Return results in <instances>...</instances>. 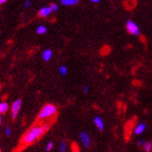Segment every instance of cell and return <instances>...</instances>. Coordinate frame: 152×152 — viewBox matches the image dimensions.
<instances>
[{"instance_id":"d4e9b609","label":"cell","mask_w":152,"mask_h":152,"mask_svg":"<svg viewBox=\"0 0 152 152\" xmlns=\"http://www.w3.org/2000/svg\"><path fill=\"white\" fill-rule=\"evenodd\" d=\"M1 120H2L1 119V115H0V124H1Z\"/></svg>"},{"instance_id":"9c48e42d","label":"cell","mask_w":152,"mask_h":152,"mask_svg":"<svg viewBox=\"0 0 152 152\" xmlns=\"http://www.w3.org/2000/svg\"><path fill=\"white\" fill-rule=\"evenodd\" d=\"M145 129H146V124H138L137 126L135 127L134 134H141L144 131H145Z\"/></svg>"},{"instance_id":"ba28073f","label":"cell","mask_w":152,"mask_h":152,"mask_svg":"<svg viewBox=\"0 0 152 152\" xmlns=\"http://www.w3.org/2000/svg\"><path fill=\"white\" fill-rule=\"evenodd\" d=\"M53 56V52L51 49H45L44 52H43V59L45 61H48V60L52 58Z\"/></svg>"},{"instance_id":"ffe728a7","label":"cell","mask_w":152,"mask_h":152,"mask_svg":"<svg viewBox=\"0 0 152 152\" xmlns=\"http://www.w3.org/2000/svg\"><path fill=\"white\" fill-rule=\"evenodd\" d=\"M83 92H85V93H88L89 92V88H88V86H83Z\"/></svg>"},{"instance_id":"277c9868","label":"cell","mask_w":152,"mask_h":152,"mask_svg":"<svg viewBox=\"0 0 152 152\" xmlns=\"http://www.w3.org/2000/svg\"><path fill=\"white\" fill-rule=\"evenodd\" d=\"M21 105H22V102L20 99H17L13 102L12 107H11V113H12V119L13 120H15L17 118L19 111L21 108Z\"/></svg>"},{"instance_id":"3957f363","label":"cell","mask_w":152,"mask_h":152,"mask_svg":"<svg viewBox=\"0 0 152 152\" xmlns=\"http://www.w3.org/2000/svg\"><path fill=\"white\" fill-rule=\"evenodd\" d=\"M126 29L129 34H131L133 35H135V36H138L140 35V30H139V27L137 26V24L135 23L134 21L129 20L126 23Z\"/></svg>"},{"instance_id":"52a82bcc","label":"cell","mask_w":152,"mask_h":152,"mask_svg":"<svg viewBox=\"0 0 152 152\" xmlns=\"http://www.w3.org/2000/svg\"><path fill=\"white\" fill-rule=\"evenodd\" d=\"M94 124L96 126V128L98 129L99 131H103V129H104V123H103V120L100 118V117H95L94 118Z\"/></svg>"},{"instance_id":"e0dca14e","label":"cell","mask_w":152,"mask_h":152,"mask_svg":"<svg viewBox=\"0 0 152 152\" xmlns=\"http://www.w3.org/2000/svg\"><path fill=\"white\" fill-rule=\"evenodd\" d=\"M49 7L51 9L52 12H56L58 10V6L57 4H55V3H51L50 6H49Z\"/></svg>"},{"instance_id":"cb8c5ba5","label":"cell","mask_w":152,"mask_h":152,"mask_svg":"<svg viewBox=\"0 0 152 152\" xmlns=\"http://www.w3.org/2000/svg\"><path fill=\"white\" fill-rule=\"evenodd\" d=\"M4 3H6V0H0V5H2Z\"/></svg>"},{"instance_id":"7c38bea8","label":"cell","mask_w":152,"mask_h":152,"mask_svg":"<svg viewBox=\"0 0 152 152\" xmlns=\"http://www.w3.org/2000/svg\"><path fill=\"white\" fill-rule=\"evenodd\" d=\"M7 110H9V105H7V103H6V102L0 103V114L6 113L7 111Z\"/></svg>"},{"instance_id":"5bb4252c","label":"cell","mask_w":152,"mask_h":152,"mask_svg":"<svg viewBox=\"0 0 152 152\" xmlns=\"http://www.w3.org/2000/svg\"><path fill=\"white\" fill-rule=\"evenodd\" d=\"M58 72L61 74V75H66L68 73V68L66 66H60L58 68Z\"/></svg>"},{"instance_id":"9a60e30c","label":"cell","mask_w":152,"mask_h":152,"mask_svg":"<svg viewBox=\"0 0 152 152\" xmlns=\"http://www.w3.org/2000/svg\"><path fill=\"white\" fill-rule=\"evenodd\" d=\"M59 150L60 152H65L67 150V143L65 140L61 141V143H60V145H59Z\"/></svg>"},{"instance_id":"5b68a950","label":"cell","mask_w":152,"mask_h":152,"mask_svg":"<svg viewBox=\"0 0 152 152\" xmlns=\"http://www.w3.org/2000/svg\"><path fill=\"white\" fill-rule=\"evenodd\" d=\"M80 139L83 143V147H85L86 148H88L90 147V144H91V138H90V135L85 132V131H82L80 132Z\"/></svg>"},{"instance_id":"484cf974","label":"cell","mask_w":152,"mask_h":152,"mask_svg":"<svg viewBox=\"0 0 152 152\" xmlns=\"http://www.w3.org/2000/svg\"><path fill=\"white\" fill-rule=\"evenodd\" d=\"M0 152H1V149H0Z\"/></svg>"},{"instance_id":"603a6c76","label":"cell","mask_w":152,"mask_h":152,"mask_svg":"<svg viewBox=\"0 0 152 152\" xmlns=\"http://www.w3.org/2000/svg\"><path fill=\"white\" fill-rule=\"evenodd\" d=\"M92 2L93 3H99L100 1H99V0H92Z\"/></svg>"},{"instance_id":"ac0fdd59","label":"cell","mask_w":152,"mask_h":152,"mask_svg":"<svg viewBox=\"0 0 152 152\" xmlns=\"http://www.w3.org/2000/svg\"><path fill=\"white\" fill-rule=\"evenodd\" d=\"M53 148H54V143H53V142H49V143H48L47 147H45V150H47V151H50V150H52Z\"/></svg>"},{"instance_id":"6da1fadb","label":"cell","mask_w":152,"mask_h":152,"mask_svg":"<svg viewBox=\"0 0 152 152\" xmlns=\"http://www.w3.org/2000/svg\"><path fill=\"white\" fill-rule=\"evenodd\" d=\"M49 127H50V124L47 123L36 124L33 125L21 137L20 146L24 148L26 146L32 145L33 143H34L36 140L39 139L41 136L48 130Z\"/></svg>"},{"instance_id":"d6986e66","label":"cell","mask_w":152,"mask_h":152,"mask_svg":"<svg viewBox=\"0 0 152 152\" xmlns=\"http://www.w3.org/2000/svg\"><path fill=\"white\" fill-rule=\"evenodd\" d=\"M5 134H6L7 136H10V135L12 134L11 128H10V127H7V128L5 129Z\"/></svg>"},{"instance_id":"8fae6325","label":"cell","mask_w":152,"mask_h":152,"mask_svg":"<svg viewBox=\"0 0 152 152\" xmlns=\"http://www.w3.org/2000/svg\"><path fill=\"white\" fill-rule=\"evenodd\" d=\"M47 32H48V29H47V27L44 26V25L38 26L37 29H36V33L38 34H45Z\"/></svg>"},{"instance_id":"4fadbf2b","label":"cell","mask_w":152,"mask_h":152,"mask_svg":"<svg viewBox=\"0 0 152 152\" xmlns=\"http://www.w3.org/2000/svg\"><path fill=\"white\" fill-rule=\"evenodd\" d=\"M143 148H144V150H145L146 152H149L151 150V148H152V144H151V142L148 141V142L144 143Z\"/></svg>"},{"instance_id":"7402d4cb","label":"cell","mask_w":152,"mask_h":152,"mask_svg":"<svg viewBox=\"0 0 152 152\" xmlns=\"http://www.w3.org/2000/svg\"><path fill=\"white\" fill-rule=\"evenodd\" d=\"M144 143H145V142H143L142 140H139V141L137 142V144H138V146H140V147H142V146L144 145Z\"/></svg>"},{"instance_id":"30bf717a","label":"cell","mask_w":152,"mask_h":152,"mask_svg":"<svg viewBox=\"0 0 152 152\" xmlns=\"http://www.w3.org/2000/svg\"><path fill=\"white\" fill-rule=\"evenodd\" d=\"M60 3L64 6H74V5H77L79 1L78 0H61Z\"/></svg>"},{"instance_id":"8992f818","label":"cell","mask_w":152,"mask_h":152,"mask_svg":"<svg viewBox=\"0 0 152 152\" xmlns=\"http://www.w3.org/2000/svg\"><path fill=\"white\" fill-rule=\"evenodd\" d=\"M51 12H52V10L49 7H45L39 10V11H38V16L41 18H45V17H48L51 14Z\"/></svg>"},{"instance_id":"44dd1931","label":"cell","mask_w":152,"mask_h":152,"mask_svg":"<svg viewBox=\"0 0 152 152\" xmlns=\"http://www.w3.org/2000/svg\"><path fill=\"white\" fill-rule=\"evenodd\" d=\"M30 6H31V2H30V1H26L25 4H24V7H30Z\"/></svg>"},{"instance_id":"2e32d148","label":"cell","mask_w":152,"mask_h":152,"mask_svg":"<svg viewBox=\"0 0 152 152\" xmlns=\"http://www.w3.org/2000/svg\"><path fill=\"white\" fill-rule=\"evenodd\" d=\"M72 150L73 152H80V148H79V146L76 143H72Z\"/></svg>"},{"instance_id":"7a4b0ae2","label":"cell","mask_w":152,"mask_h":152,"mask_svg":"<svg viewBox=\"0 0 152 152\" xmlns=\"http://www.w3.org/2000/svg\"><path fill=\"white\" fill-rule=\"evenodd\" d=\"M58 110L55 105L53 104H47L45 105L43 109L41 110L40 113L38 114L37 121L41 123V121H45V120H50L54 116L57 115Z\"/></svg>"}]
</instances>
